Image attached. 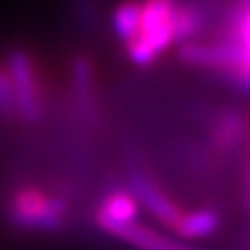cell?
Here are the masks:
<instances>
[{
    "label": "cell",
    "mask_w": 250,
    "mask_h": 250,
    "mask_svg": "<svg viewBox=\"0 0 250 250\" xmlns=\"http://www.w3.org/2000/svg\"><path fill=\"white\" fill-rule=\"evenodd\" d=\"M240 134H242V120L236 114H229L219 120L215 130V140L221 150H230L240 140Z\"/></svg>",
    "instance_id": "7c38bea8"
},
{
    "label": "cell",
    "mask_w": 250,
    "mask_h": 250,
    "mask_svg": "<svg viewBox=\"0 0 250 250\" xmlns=\"http://www.w3.org/2000/svg\"><path fill=\"white\" fill-rule=\"evenodd\" d=\"M71 85L75 101L85 118H95V71L91 59L79 55L71 65Z\"/></svg>",
    "instance_id": "ba28073f"
},
{
    "label": "cell",
    "mask_w": 250,
    "mask_h": 250,
    "mask_svg": "<svg viewBox=\"0 0 250 250\" xmlns=\"http://www.w3.org/2000/svg\"><path fill=\"white\" fill-rule=\"evenodd\" d=\"M69 205L63 197L49 195L38 187H22L8 201V219L20 230L57 232L65 227Z\"/></svg>",
    "instance_id": "7a4b0ae2"
},
{
    "label": "cell",
    "mask_w": 250,
    "mask_h": 250,
    "mask_svg": "<svg viewBox=\"0 0 250 250\" xmlns=\"http://www.w3.org/2000/svg\"><path fill=\"white\" fill-rule=\"evenodd\" d=\"M244 209L250 215V167H248V175H246V183H244Z\"/></svg>",
    "instance_id": "5bb4252c"
},
{
    "label": "cell",
    "mask_w": 250,
    "mask_h": 250,
    "mask_svg": "<svg viewBox=\"0 0 250 250\" xmlns=\"http://www.w3.org/2000/svg\"><path fill=\"white\" fill-rule=\"evenodd\" d=\"M221 229V213L213 207L183 211L173 232L183 240H203L217 234Z\"/></svg>",
    "instance_id": "52a82bcc"
},
{
    "label": "cell",
    "mask_w": 250,
    "mask_h": 250,
    "mask_svg": "<svg viewBox=\"0 0 250 250\" xmlns=\"http://www.w3.org/2000/svg\"><path fill=\"white\" fill-rule=\"evenodd\" d=\"M114 238H120L124 242H128L136 250H197L189 244H183L181 240H175L164 232H158L146 225L132 223L124 227H114L106 230Z\"/></svg>",
    "instance_id": "8992f818"
},
{
    "label": "cell",
    "mask_w": 250,
    "mask_h": 250,
    "mask_svg": "<svg viewBox=\"0 0 250 250\" xmlns=\"http://www.w3.org/2000/svg\"><path fill=\"white\" fill-rule=\"evenodd\" d=\"M6 69L12 79L18 116L24 122H38L42 118L43 101H42V85L38 77V69L34 59L24 49H14L6 57Z\"/></svg>",
    "instance_id": "3957f363"
},
{
    "label": "cell",
    "mask_w": 250,
    "mask_h": 250,
    "mask_svg": "<svg viewBox=\"0 0 250 250\" xmlns=\"http://www.w3.org/2000/svg\"><path fill=\"white\" fill-rule=\"evenodd\" d=\"M85 2H87V4H89V0H85Z\"/></svg>",
    "instance_id": "9a60e30c"
},
{
    "label": "cell",
    "mask_w": 250,
    "mask_h": 250,
    "mask_svg": "<svg viewBox=\"0 0 250 250\" xmlns=\"http://www.w3.org/2000/svg\"><path fill=\"white\" fill-rule=\"evenodd\" d=\"M205 16L203 8L197 2H179L177 6V20H175V42L181 45L191 43L203 30Z\"/></svg>",
    "instance_id": "30bf717a"
},
{
    "label": "cell",
    "mask_w": 250,
    "mask_h": 250,
    "mask_svg": "<svg viewBox=\"0 0 250 250\" xmlns=\"http://www.w3.org/2000/svg\"><path fill=\"white\" fill-rule=\"evenodd\" d=\"M138 213H140V203L130 189H112L103 197L95 219L97 225L106 232L108 229L114 227L136 223Z\"/></svg>",
    "instance_id": "5b68a950"
},
{
    "label": "cell",
    "mask_w": 250,
    "mask_h": 250,
    "mask_svg": "<svg viewBox=\"0 0 250 250\" xmlns=\"http://www.w3.org/2000/svg\"><path fill=\"white\" fill-rule=\"evenodd\" d=\"M18 116L16 95L6 65H0V120H14Z\"/></svg>",
    "instance_id": "4fadbf2b"
},
{
    "label": "cell",
    "mask_w": 250,
    "mask_h": 250,
    "mask_svg": "<svg viewBox=\"0 0 250 250\" xmlns=\"http://www.w3.org/2000/svg\"><path fill=\"white\" fill-rule=\"evenodd\" d=\"M177 6V0H142L140 32L128 45H124L134 65H152L175 42Z\"/></svg>",
    "instance_id": "6da1fadb"
},
{
    "label": "cell",
    "mask_w": 250,
    "mask_h": 250,
    "mask_svg": "<svg viewBox=\"0 0 250 250\" xmlns=\"http://www.w3.org/2000/svg\"><path fill=\"white\" fill-rule=\"evenodd\" d=\"M223 42L236 43L250 63V0H240L234 8L227 24V38Z\"/></svg>",
    "instance_id": "8fae6325"
},
{
    "label": "cell",
    "mask_w": 250,
    "mask_h": 250,
    "mask_svg": "<svg viewBox=\"0 0 250 250\" xmlns=\"http://www.w3.org/2000/svg\"><path fill=\"white\" fill-rule=\"evenodd\" d=\"M140 22H142V0H124L114 8L112 30L124 45H128L138 36Z\"/></svg>",
    "instance_id": "9c48e42d"
},
{
    "label": "cell",
    "mask_w": 250,
    "mask_h": 250,
    "mask_svg": "<svg viewBox=\"0 0 250 250\" xmlns=\"http://www.w3.org/2000/svg\"><path fill=\"white\" fill-rule=\"evenodd\" d=\"M130 191L138 199L140 207H144L156 221H160L169 230L175 229L183 211L156 181H152V177L140 169H134L130 175Z\"/></svg>",
    "instance_id": "277c9868"
}]
</instances>
